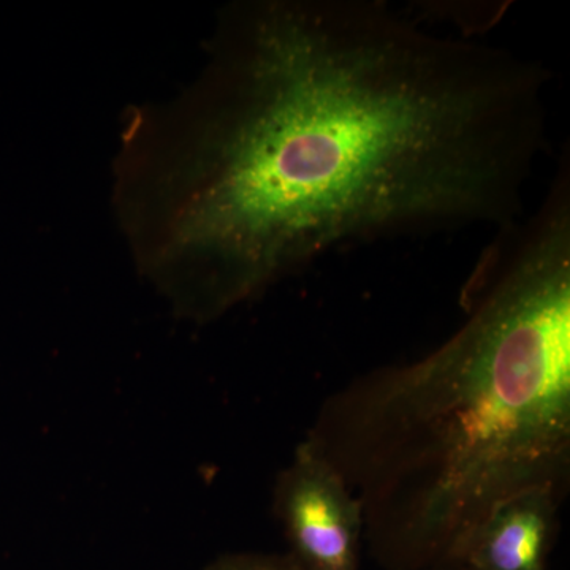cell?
Returning a JSON list of instances; mask_svg holds the SVG:
<instances>
[{"instance_id": "cell-1", "label": "cell", "mask_w": 570, "mask_h": 570, "mask_svg": "<svg viewBox=\"0 0 570 570\" xmlns=\"http://www.w3.org/2000/svg\"><path fill=\"white\" fill-rule=\"evenodd\" d=\"M550 73L377 0H246L134 110L115 204L135 264L213 318L337 247L524 213Z\"/></svg>"}, {"instance_id": "cell-2", "label": "cell", "mask_w": 570, "mask_h": 570, "mask_svg": "<svg viewBox=\"0 0 570 570\" xmlns=\"http://www.w3.org/2000/svg\"><path fill=\"white\" fill-rule=\"evenodd\" d=\"M433 352L325 401L306 444L362 508L384 570L459 562L505 499L560 491L570 461V163L499 228Z\"/></svg>"}, {"instance_id": "cell-3", "label": "cell", "mask_w": 570, "mask_h": 570, "mask_svg": "<svg viewBox=\"0 0 570 570\" xmlns=\"http://www.w3.org/2000/svg\"><path fill=\"white\" fill-rule=\"evenodd\" d=\"M275 512L303 570H362V508L336 469L305 441L281 472Z\"/></svg>"}, {"instance_id": "cell-4", "label": "cell", "mask_w": 570, "mask_h": 570, "mask_svg": "<svg viewBox=\"0 0 570 570\" xmlns=\"http://www.w3.org/2000/svg\"><path fill=\"white\" fill-rule=\"evenodd\" d=\"M557 504L553 490L505 499L479 524L460 561L474 570H547Z\"/></svg>"}, {"instance_id": "cell-5", "label": "cell", "mask_w": 570, "mask_h": 570, "mask_svg": "<svg viewBox=\"0 0 570 570\" xmlns=\"http://www.w3.org/2000/svg\"><path fill=\"white\" fill-rule=\"evenodd\" d=\"M205 570H303L291 554L234 553L217 558Z\"/></svg>"}, {"instance_id": "cell-6", "label": "cell", "mask_w": 570, "mask_h": 570, "mask_svg": "<svg viewBox=\"0 0 570 570\" xmlns=\"http://www.w3.org/2000/svg\"><path fill=\"white\" fill-rule=\"evenodd\" d=\"M426 570H474L471 566H468L466 562H449V564L436 566V568H431Z\"/></svg>"}]
</instances>
